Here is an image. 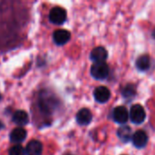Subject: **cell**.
<instances>
[{
  "label": "cell",
  "instance_id": "4fadbf2b",
  "mask_svg": "<svg viewBox=\"0 0 155 155\" xmlns=\"http://www.w3.org/2000/svg\"><path fill=\"white\" fill-rule=\"evenodd\" d=\"M117 135L123 143H128L133 137L132 129L127 125H123L118 129Z\"/></svg>",
  "mask_w": 155,
  "mask_h": 155
},
{
  "label": "cell",
  "instance_id": "d6986e66",
  "mask_svg": "<svg viewBox=\"0 0 155 155\" xmlns=\"http://www.w3.org/2000/svg\"><path fill=\"white\" fill-rule=\"evenodd\" d=\"M66 155H71V154H66Z\"/></svg>",
  "mask_w": 155,
  "mask_h": 155
},
{
  "label": "cell",
  "instance_id": "7a4b0ae2",
  "mask_svg": "<svg viewBox=\"0 0 155 155\" xmlns=\"http://www.w3.org/2000/svg\"><path fill=\"white\" fill-rule=\"evenodd\" d=\"M131 121L135 124H140L143 123L146 118V113L143 107L140 104H134L132 106L130 114H129Z\"/></svg>",
  "mask_w": 155,
  "mask_h": 155
},
{
  "label": "cell",
  "instance_id": "8fae6325",
  "mask_svg": "<svg viewBox=\"0 0 155 155\" xmlns=\"http://www.w3.org/2000/svg\"><path fill=\"white\" fill-rule=\"evenodd\" d=\"M10 141L15 143H20L26 138V131L22 127L14 129L10 134Z\"/></svg>",
  "mask_w": 155,
  "mask_h": 155
},
{
  "label": "cell",
  "instance_id": "52a82bcc",
  "mask_svg": "<svg viewBox=\"0 0 155 155\" xmlns=\"http://www.w3.org/2000/svg\"><path fill=\"white\" fill-rule=\"evenodd\" d=\"M132 141H133L134 145L136 148H143L146 145L148 142V135L146 134L144 131L139 130L134 134L132 137Z\"/></svg>",
  "mask_w": 155,
  "mask_h": 155
},
{
  "label": "cell",
  "instance_id": "9c48e42d",
  "mask_svg": "<svg viewBox=\"0 0 155 155\" xmlns=\"http://www.w3.org/2000/svg\"><path fill=\"white\" fill-rule=\"evenodd\" d=\"M43 153V144L37 140L30 141L25 148L26 155H41Z\"/></svg>",
  "mask_w": 155,
  "mask_h": 155
},
{
  "label": "cell",
  "instance_id": "30bf717a",
  "mask_svg": "<svg viewBox=\"0 0 155 155\" xmlns=\"http://www.w3.org/2000/svg\"><path fill=\"white\" fill-rule=\"evenodd\" d=\"M92 118H93V115H92L91 111L86 108L81 109L76 114V122L80 125H87L88 124L91 123Z\"/></svg>",
  "mask_w": 155,
  "mask_h": 155
},
{
  "label": "cell",
  "instance_id": "6da1fadb",
  "mask_svg": "<svg viewBox=\"0 0 155 155\" xmlns=\"http://www.w3.org/2000/svg\"><path fill=\"white\" fill-rule=\"evenodd\" d=\"M91 74L96 80H104L109 75V66L106 63H94L91 67Z\"/></svg>",
  "mask_w": 155,
  "mask_h": 155
},
{
  "label": "cell",
  "instance_id": "2e32d148",
  "mask_svg": "<svg viewBox=\"0 0 155 155\" xmlns=\"http://www.w3.org/2000/svg\"><path fill=\"white\" fill-rule=\"evenodd\" d=\"M9 155H25V150L23 148L22 145L16 144L10 148Z\"/></svg>",
  "mask_w": 155,
  "mask_h": 155
},
{
  "label": "cell",
  "instance_id": "ac0fdd59",
  "mask_svg": "<svg viewBox=\"0 0 155 155\" xmlns=\"http://www.w3.org/2000/svg\"><path fill=\"white\" fill-rule=\"evenodd\" d=\"M0 100H1V94H0Z\"/></svg>",
  "mask_w": 155,
  "mask_h": 155
},
{
  "label": "cell",
  "instance_id": "3957f363",
  "mask_svg": "<svg viewBox=\"0 0 155 155\" xmlns=\"http://www.w3.org/2000/svg\"><path fill=\"white\" fill-rule=\"evenodd\" d=\"M49 19L53 24L62 25L66 20V11L60 6L53 7L49 13Z\"/></svg>",
  "mask_w": 155,
  "mask_h": 155
},
{
  "label": "cell",
  "instance_id": "e0dca14e",
  "mask_svg": "<svg viewBox=\"0 0 155 155\" xmlns=\"http://www.w3.org/2000/svg\"><path fill=\"white\" fill-rule=\"evenodd\" d=\"M3 127H4V125H3V124H2V123L0 122V128H3Z\"/></svg>",
  "mask_w": 155,
  "mask_h": 155
},
{
  "label": "cell",
  "instance_id": "9a60e30c",
  "mask_svg": "<svg viewBox=\"0 0 155 155\" xmlns=\"http://www.w3.org/2000/svg\"><path fill=\"white\" fill-rule=\"evenodd\" d=\"M123 95L126 98L134 97L135 95V87L133 84H127L123 90Z\"/></svg>",
  "mask_w": 155,
  "mask_h": 155
},
{
  "label": "cell",
  "instance_id": "5b68a950",
  "mask_svg": "<svg viewBox=\"0 0 155 155\" xmlns=\"http://www.w3.org/2000/svg\"><path fill=\"white\" fill-rule=\"evenodd\" d=\"M94 99L96 102L104 104V103H106L107 101H109V99L111 97V92L105 86H99L94 90Z\"/></svg>",
  "mask_w": 155,
  "mask_h": 155
},
{
  "label": "cell",
  "instance_id": "ba28073f",
  "mask_svg": "<svg viewBox=\"0 0 155 155\" xmlns=\"http://www.w3.org/2000/svg\"><path fill=\"white\" fill-rule=\"evenodd\" d=\"M107 56H108V53H107L106 49L104 48L103 46L95 47L94 49H93V51L90 54L91 60L94 61L95 63L104 62L107 59Z\"/></svg>",
  "mask_w": 155,
  "mask_h": 155
},
{
  "label": "cell",
  "instance_id": "5bb4252c",
  "mask_svg": "<svg viewBox=\"0 0 155 155\" xmlns=\"http://www.w3.org/2000/svg\"><path fill=\"white\" fill-rule=\"evenodd\" d=\"M151 60L148 55H142L136 61V67L140 71H146L150 68Z\"/></svg>",
  "mask_w": 155,
  "mask_h": 155
},
{
  "label": "cell",
  "instance_id": "8992f818",
  "mask_svg": "<svg viewBox=\"0 0 155 155\" xmlns=\"http://www.w3.org/2000/svg\"><path fill=\"white\" fill-rule=\"evenodd\" d=\"M70 37H71L70 32H68L65 29H58V30L54 31V33L53 35L54 42L58 45H63L66 44L70 40Z\"/></svg>",
  "mask_w": 155,
  "mask_h": 155
},
{
  "label": "cell",
  "instance_id": "7c38bea8",
  "mask_svg": "<svg viewBox=\"0 0 155 155\" xmlns=\"http://www.w3.org/2000/svg\"><path fill=\"white\" fill-rule=\"evenodd\" d=\"M12 120L15 124H17L19 126H24V125H26L28 124L29 117H28V114L26 112L22 111V110H18V111L14 113Z\"/></svg>",
  "mask_w": 155,
  "mask_h": 155
},
{
  "label": "cell",
  "instance_id": "277c9868",
  "mask_svg": "<svg viewBox=\"0 0 155 155\" xmlns=\"http://www.w3.org/2000/svg\"><path fill=\"white\" fill-rule=\"evenodd\" d=\"M113 118L118 124H125L129 118V114H128L127 109L124 106L115 107L113 112Z\"/></svg>",
  "mask_w": 155,
  "mask_h": 155
}]
</instances>
